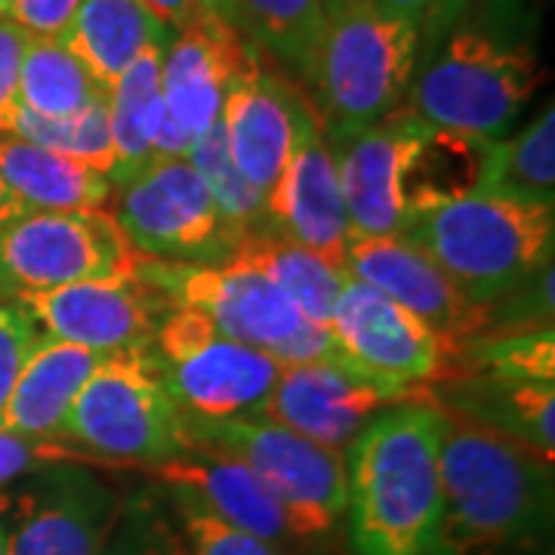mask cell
Returning <instances> with one entry per match:
<instances>
[{
	"mask_svg": "<svg viewBox=\"0 0 555 555\" xmlns=\"http://www.w3.org/2000/svg\"><path fill=\"white\" fill-rule=\"evenodd\" d=\"M31 35L10 20L0 16V133L13 112L20 108V72Z\"/></svg>",
	"mask_w": 555,
	"mask_h": 555,
	"instance_id": "cell-37",
	"label": "cell"
},
{
	"mask_svg": "<svg viewBox=\"0 0 555 555\" xmlns=\"http://www.w3.org/2000/svg\"><path fill=\"white\" fill-rule=\"evenodd\" d=\"M0 16H10V0H0Z\"/></svg>",
	"mask_w": 555,
	"mask_h": 555,
	"instance_id": "cell-45",
	"label": "cell"
},
{
	"mask_svg": "<svg viewBox=\"0 0 555 555\" xmlns=\"http://www.w3.org/2000/svg\"><path fill=\"white\" fill-rule=\"evenodd\" d=\"M0 555H7V525L0 521Z\"/></svg>",
	"mask_w": 555,
	"mask_h": 555,
	"instance_id": "cell-44",
	"label": "cell"
},
{
	"mask_svg": "<svg viewBox=\"0 0 555 555\" xmlns=\"http://www.w3.org/2000/svg\"><path fill=\"white\" fill-rule=\"evenodd\" d=\"M343 269L420 318L444 343V349H454L485 331V309L463 297L436 259L404 235H349Z\"/></svg>",
	"mask_w": 555,
	"mask_h": 555,
	"instance_id": "cell-17",
	"label": "cell"
},
{
	"mask_svg": "<svg viewBox=\"0 0 555 555\" xmlns=\"http://www.w3.org/2000/svg\"><path fill=\"white\" fill-rule=\"evenodd\" d=\"M142 473L158 478L173 496L195 503L198 509L238 531L257 534L278 546L287 537H297L287 509L247 466L235 460L182 454L158 466H145Z\"/></svg>",
	"mask_w": 555,
	"mask_h": 555,
	"instance_id": "cell-21",
	"label": "cell"
},
{
	"mask_svg": "<svg viewBox=\"0 0 555 555\" xmlns=\"http://www.w3.org/2000/svg\"><path fill=\"white\" fill-rule=\"evenodd\" d=\"M0 179L25 210H108V177L60 152L0 133Z\"/></svg>",
	"mask_w": 555,
	"mask_h": 555,
	"instance_id": "cell-25",
	"label": "cell"
},
{
	"mask_svg": "<svg viewBox=\"0 0 555 555\" xmlns=\"http://www.w3.org/2000/svg\"><path fill=\"white\" fill-rule=\"evenodd\" d=\"M232 259L257 269L272 284H278L297 306L299 315L312 324H331L339 291L349 278L339 262L321 257L297 241L284 238L275 229L247 235Z\"/></svg>",
	"mask_w": 555,
	"mask_h": 555,
	"instance_id": "cell-26",
	"label": "cell"
},
{
	"mask_svg": "<svg viewBox=\"0 0 555 555\" xmlns=\"http://www.w3.org/2000/svg\"><path fill=\"white\" fill-rule=\"evenodd\" d=\"M124 518L120 500L83 463H56L22 494L7 555H102Z\"/></svg>",
	"mask_w": 555,
	"mask_h": 555,
	"instance_id": "cell-14",
	"label": "cell"
},
{
	"mask_svg": "<svg viewBox=\"0 0 555 555\" xmlns=\"http://www.w3.org/2000/svg\"><path fill=\"white\" fill-rule=\"evenodd\" d=\"M339 3H346V0H324V7H327V10H334V7H339Z\"/></svg>",
	"mask_w": 555,
	"mask_h": 555,
	"instance_id": "cell-46",
	"label": "cell"
},
{
	"mask_svg": "<svg viewBox=\"0 0 555 555\" xmlns=\"http://www.w3.org/2000/svg\"><path fill=\"white\" fill-rule=\"evenodd\" d=\"M420 47L423 31L414 22L383 13L367 0H346L327 10L302 78L327 137L367 130L401 108L420 68Z\"/></svg>",
	"mask_w": 555,
	"mask_h": 555,
	"instance_id": "cell-3",
	"label": "cell"
},
{
	"mask_svg": "<svg viewBox=\"0 0 555 555\" xmlns=\"http://www.w3.org/2000/svg\"><path fill=\"white\" fill-rule=\"evenodd\" d=\"M185 160L198 170V177L204 179L210 198L217 204V210L238 232L241 238L272 229V219H269V210H266V198L259 195L247 179L241 177L238 167L229 158L222 118L189 149Z\"/></svg>",
	"mask_w": 555,
	"mask_h": 555,
	"instance_id": "cell-33",
	"label": "cell"
},
{
	"mask_svg": "<svg viewBox=\"0 0 555 555\" xmlns=\"http://www.w3.org/2000/svg\"><path fill=\"white\" fill-rule=\"evenodd\" d=\"M259 47L238 28L217 16H204L192 28L177 31L160 56V93L167 118L177 124L192 145L198 142L225 108L232 80L250 68Z\"/></svg>",
	"mask_w": 555,
	"mask_h": 555,
	"instance_id": "cell-19",
	"label": "cell"
},
{
	"mask_svg": "<svg viewBox=\"0 0 555 555\" xmlns=\"http://www.w3.org/2000/svg\"><path fill=\"white\" fill-rule=\"evenodd\" d=\"M102 555H158V550H155V543L149 537H142L139 531H127L124 534L120 528H115V534H112Z\"/></svg>",
	"mask_w": 555,
	"mask_h": 555,
	"instance_id": "cell-41",
	"label": "cell"
},
{
	"mask_svg": "<svg viewBox=\"0 0 555 555\" xmlns=\"http://www.w3.org/2000/svg\"><path fill=\"white\" fill-rule=\"evenodd\" d=\"M540 83L528 40L491 22H456L416 68L404 108L436 130L503 139Z\"/></svg>",
	"mask_w": 555,
	"mask_h": 555,
	"instance_id": "cell-5",
	"label": "cell"
},
{
	"mask_svg": "<svg viewBox=\"0 0 555 555\" xmlns=\"http://www.w3.org/2000/svg\"><path fill=\"white\" fill-rule=\"evenodd\" d=\"M100 358V352L75 343L43 339L22 367L0 429L38 441H60L65 416Z\"/></svg>",
	"mask_w": 555,
	"mask_h": 555,
	"instance_id": "cell-23",
	"label": "cell"
},
{
	"mask_svg": "<svg viewBox=\"0 0 555 555\" xmlns=\"http://www.w3.org/2000/svg\"><path fill=\"white\" fill-rule=\"evenodd\" d=\"M367 3H374L383 13H392V16L414 22L420 31H423L429 22H438V25H441V20H444L448 13H454V3H451V0H367Z\"/></svg>",
	"mask_w": 555,
	"mask_h": 555,
	"instance_id": "cell-39",
	"label": "cell"
},
{
	"mask_svg": "<svg viewBox=\"0 0 555 555\" xmlns=\"http://www.w3.org/2000/svg\"><path fill=\"white\" fill-rule=\"evenodd\" d=\"M294 96L297 83L266 68L262 56H257L250 68L232 80L222 108L229 158L266 204L275 195L291 155Z\"/></svg>",
	"mask_w": 555,
	"mask_h": 555,
	"instance_id": "cell-20",
	"label": "cell"
},
{
	"mask_svg": "<svg viewBox=\"0 0 555 555\" xmlns=\"http://www.w3.org/2000/svg\"><path fill=\"white\" fill-rule=\"evenodd\" d=\"M108 96V87L60 38H31L20 72V105L40 118H75Z\"/></svg>",
	"mask_w": 555,
	"mask_h": 555,
	"instance_id": "cell-29",
	"label": "cell"
},
{
	"mask_svg": "<svg viewBox=\"0 0 555 555\" xmlns=\"http://www.w3.org/2000/svg\"><path fill=\"white\" fill-rule=\"evenodd\" d=\"M173 35L177 31L142 0H80L75 20L60 40L93 78L112 87L142 53L164 50Z\"/></svg>",
	"mask_w": 555,
	"mask_h": 555,
	"instance_id": "cell-24",
	"label": "cell"
},
{
	"mask_svg": "<svg viewBox=\"0 0 555 555\" xmlns=\"http://www.w3.org/2000/svg\"><path fill=\"white\" fill-rule=\"evenodd\" d=\"M331 331L339 352L364 371L420 392L438 379L448 356L444 343L420 318L352 275L339 291Z\"/></svg>",
	"mask_w": 555,
	"mask_h": 555,
	"instance_id": "cell-18",
	"label": "cell"
},
{
	"mask_svg": "<svg viewBox=\"0 0 555 555\" xmlns=\"http://www.w3.org/2000/svg\"><path fill=\"white\" fill-rule=\"evenodd\" d=\"M451 3H454V7H460V3H463V0H451Z\"/></svg>",
	"mask_w": 555,
	"mask_h": 555,
	"instance_id": "cell-47",
	"label": "cell"
},
{
	"mask_svg": "<svg viewBox=\"0 0 555 555\" xmlns=\"http://www.w3.org/2000/svg\"><path fill=\"white\" fill-rule=\"evenodd\" d=\"M133 257L108 210H25L0 225V302L130 275Z\"/></svg>",
	"mask_w": 555,
	"mask_h": 555,
	"instance_id": "cell-10",
	"label": "cell"
},
{
	"mask_svg": "<svg viewBox=\"0 0 555 555\" xmlns=\"http://www.w3.org/2000/svg\"><path fill=\"white\" fill-rule=\"evenodd\" d=\"M272 229L321 257L343 266L349 219L339 195L337 164L318 108L297 87L294 96V142L284 177L266 204Z\"/></svg>",
	"mask_w": 555,
	"mask_h": 555,
	"instance_id": "cell-16",
	"label": "cell"
},
{
	"mask_svg": "<svg viewBox=\"0 0 555 555\" xmlns=\"http://www.w3.org/2000/svg\"><path fill=\"white\" fill-rule=\"evenodd\" d=\"M78 7L80 0H10V20L31 38H62Z\"/></svg>",
	"mask_w": 555,
	"mask_h": 555,
	"instance_id": "cell-38",
	"label": "cell"
},
{
	"mask_svg": "<svg viewBox=\"0 0 555 555\" xmlns=\"http://www.w3.org/2000/svg\"><path fill=\"white\" fill-rule=\"evenodd\" d=\"M173 500H177V516L179 525H182L185 555H284L278 543L238 531V528L219 521L182 496H173Z\"/></svg>",
	"mask_w": 555,
	"mask_h": 555,
	"instance_id": "cell-34",
	"label": "cell"
},
{
	"mask_svg": "<svg viewBox=\"0 0 555 555\" xmlns=\"http://www.w3.org/2000/svg\"><path fill=\"white\" fill-rule=\"evenodd\" d=\"M20 302L31 309L50 339L75 343L100 356L155 346L158 327L173 312V306L133 272L40 291Z\"/></svg>",
	"mask_w": 555,
	"mask_h": 555,
	"instance_id": "cell-13",
	"label": "cell"
},
{
	"mask_svg": "<svg viewBox=\"0 0 555 555\" xmlns=\"http://www.w3.org/2000/svg\"><path fill=\"white\" fill-rule=\"evenodd\" d=\"M444 414L473 420L485 429L555 456V383L509 379L491 374H444L423 389Z\"/></svg>",
	"mask_w": 555,
	"mask_h": 555,
	"instance_id": "cell-22",
	"label": "cell"
},
{
	"mask_svg": "<svg viewBox=\"0 0 555 555\" xmlns=\"http://www.w3.org/2000/svg\"><path fill=\"white\" fill-rule=\"evenodd\" d=\"M494 142L496 139L466 137V133L433 127V133L426 137L404 170V182H401L404 225L448 201L478 192L488 173Z\"/></svg>",
	"mask_w": 555,
	"mask_h": 555,
	"instance_id": "cell-27",
	"label": "cell"
},
{
	"mask_svg": "<svg viewBox=\"0 0 555 555\" xmlns=\"http://www.w3.org/2000/svg\"><path fill=\"white\" fill-rule=\"evenodd\" d=\"M185 454L225 456L247 466L287 509L297 537L327 534L346 513V454L262 416H179Z\"/></svg>",
	"mask_w": 555,
	"mask_h": 555,
	"instance_id": "cell-8",
	"label": "cell"
},
{
	"mask_svg": "<svg viewBox=\"0 0 555 555\" xmlns=\"http://www.w3.org/2000/svg\"><path fill=\"white\" fill-rule=\"evenodd\" d=\"M401 235L481 309L513 294L553 262L555 210L473 192L414 217Z\"/></svg>",
	"mask_w": 555,
	"mask_h": 555,
	"instance_id": "cell-4",
	"label": "cell"
},
{
	"mask_svg": "<svg viewBox=\"0 0 555 555\" xmlns=\"http://www.w3.org/2000/svg\"><path fill=\"white\" fill-rule=\"evenodd\" d=\"M164 25H170L173 31H185L195 22L207 16V10L201 7V0H142Z\"/></svg>",
	"mask_w": 555,
	"mask_h": 555,
	"instance_id": "cell-40",
	"label": "cell"
},
{
	"mask_svg": "<svg viewBox=\"0 0 555 555\" xmlns=\"http://www.w3.org/2000/svg\"><path fill=\"white\" fill-rule=\"evenodd\" d=\"M56 463H83L90 466V460L78 454L75 448L62 444V441H38V438L16 436L0 429V488L28 476L35 469H47Z\"/></svg>",
	"mask_w": 555,
	"mask_h": 555,
	"instance_id": "cell-36",
	"label": "cell"
},
{
	"mask_svg": "<svg viewBox=\"0 0 555 555\" xmlns=\"http://www.w3.org/2000/svg\"><path fill=\"white\" fill-rule=\"evenodd\" d=\"M327 22L324 0H238L241 35L306 78Z\"/></svg>",
	"mask_w": 555,
	"mask_h": 555,
	"instance_id": "cell-31",
	"label": "cell"
},
{
	"mask_svg": "<svg viewBox=\"0 0 555 555\" xmlns=\"http://www.w3.org/2000/svg\"><path fill=\"white\" fill-rule=\"evenodd\" d=\"M43 339H50L43 334V327L38 324V318L31 315V309L10 299L0 302V423L7 414L10 396L20 383L22 367L28 364V358L35 356Z\"/></svg>",
	"mask_w": 555,
	"mask_h": 555,
	"instance_id": "cell-35",
	"label": "cell"
},
{
	"mask_svg": "<svg viewBox=\"0 0 555 555\" xmlns=\"http://www.w3.org/2000/svg\"><path fill=\"white\" fill-rule=\"evenodd\" d=\"M108 214L137 254L167 262L222 266L244 241L185 158L149 160L137 177L112 189Z\"/></svg>",
	"mask_w": 555,
	"mask_h": 555,
	"instance_id": "cell-9",
	"label": "cell"
},
{
	"mask_svg": "<svg viewBox=\"0 0 555 555\" xmlns=\"http://www.w3.org/2000/svg\"><path fill=\"white\" fill-rule=\"evenodd\" d=\"M429 133L433 127L401 105L389 118H383L367 130H358L349 137H327L337 164L349 235L358 238L401 235L404 170Z\"/></svg>",
	"mask_w": 555,
	"mask_h": 555,
	"instance_id": "cell-15",
	"label": "cell"
},
{
	"mask_svg": "<svg viewBox=\"0 0 555 555\" xmlns=\"http://www.w3.org/2000/svg\"><path fill=\"white\" fill-rule=\"evenodd\" d=\"M478 192H491L500 198L555 207V105L537 115L521 133L496 139L488 173Z\"/></svg>",
	"mask_w": 555,
	"mask_h": 555,
	"instance_id": "cell-30",
	"label": "cell"
},
{
	"mask_svg": "<svg viewBox=\"0 0 555 555\" xmlns=\"http://www.w3.org/2000/svg\"><path fill=\"white\" fill-rule=\"evenodd\" d=\"M441 426L433 401L383 408L349 441V534L356 555H441Z\"/></svg>",
	"mask_w": 555,
	"mask_h": 555,
	"instance_id": "cell-1",
	"label": "cell"
},
{
	"mask_svg": "<svg viewBox=\"0 0 555 555\" xmlns=\"http://www.w3.org/2000/svg\"><path fill=\"white\" fill-rule=\"evenodd\" d=\"M160 56L164 50L142 53L108 87V118L115 142V164L108 173L112 189L137 177L149 160H155V137L167 115L160 93Z\"/></svg>",
	"mask_w": 555,
	"mask_h": 555,
	"instance_id": "cell-28",
	"label": "cell"
},
{
	"mask_svg": "<svg viewBox=\"0 0 555 555\" xmlns=\"http://www.w3.org/2000/svg\"><path fill=\"white\" fill-rule=\"evenodd\" d=\"M20 214H25V207H22L20 201H16V195L7 189V182L0 179V225H3L7 219L20 217Z\"/></svg>",
	"mask_w": 555,
	"mask_h": 555,
	"instance_id": "cell-43",
	"label": "cell"
},
{
	"mask_svg": "<svg viewBox=\"0 0 555 555\" xmlns=\"http://www.w3.org/2000/svg\"><path fill=\"white\" fill-rule=\"evenodd\" d=\"M7 137L35 142L40 149L60 152L68 158L83 160L90 167L102 170L105 177L112 173L115 164V142H112V118H108V96L93 102L90 108H83L75 118H40L25 108H16L13 118L3 127Z\"/></svg>",
	"mask_w": 555,
	"mask_h": 555,
	"instance_id": "cell-32",
	"label": "cell"
},
{
	"mask_svg": "<svg viewBox=\"0 0 555 555\" xmlns=\"http://www.w3.org/2000/svg\"><path fill=\"white\" fill-rule=\"evenodd\" d=\"M414 398H423L414 386L371 374L352 358L337 356L281 364L275 389L257 416L281 423L318 444L343 448L377 411Z\"/></svg>",
	"mask_w": 555,
	"mask_h": 555,
	"instance_id": "cell-12",
	"label": "cell"
},
{
	"mask_svg": "<svg viewBox=\"0 0 555 555\" xmlns=\"http://www.w3.org/2000/svg\"><path fill=\"white\" fill-rule=\"evenodd\" d=\"M130 272L155 287L173 309H195L219 334L254 346L281 364L343 356L331 324L306 321L278 284L238 259L198 266L137 254Z\"/></svg>",
	"mask_w": 555,
	"mask_h": 555,
	"instance_id": "cell-6",
	"label": "cell"
},
{
	"mask_svg": "<svg viewBox=\"0 0 555 555\" xmlns=\"http://www.w3.org/2000/svg\"><path fill=\"white\" fill-rule=\"evenodd\" d=\"M152 349L179 411L195 416H257L281 377V361L219 334L195 309L164 318Z\"/></svg>",
	"mask_w": 555,
	"mask_h": 555,
	"instance_id": "cell-11",
	"label": "cell"
},
{
	"mask_svg": "<svg viewBox=\"0 0 555 555\" xmlns=\"http://www.w3.org/2000/svg\"><path fill=\"white\" fill-rule=\"evenodd\" d=\"M201 7H204L210 16H217V20L229 22L232 28H238V0H201Z\"/></svg>",
	"mask_w": 555,
	"mask_h": 555,
	"instance_id": "cell-42",
	"label": "cell"
},
{
	"mask_svg": "<svg viewBox=\"0 0 555 555\" xmlns=\"http://www.w3.org/2000/svg\"><path fill=\"white\" fill-rule=\"evenodd\" d=\"M177 398L160 374L155 349L100 358L62 426V444L100 466H158L185 454Z\"/></svg>",
	"mask_w": 555,
	"mask_h": 555,
	"instance_id": "cell-7",
	"label": "cell"
},
{
	"mask_svg": "<svg viewBox=\"0 0 555 555\" xmlns=\"http://www.w3.org/2000/svg\"><path fill=\"white\" fill-rule=\"evenodd\" d=\"M441 416V555H516L543 543L553 460L473 420Z\"/></svg>",
	"mask_w": 555,
	"mask_h": 555,
	"instance_id": "cell-2",
	"label": "cell"
}]
</instances>
